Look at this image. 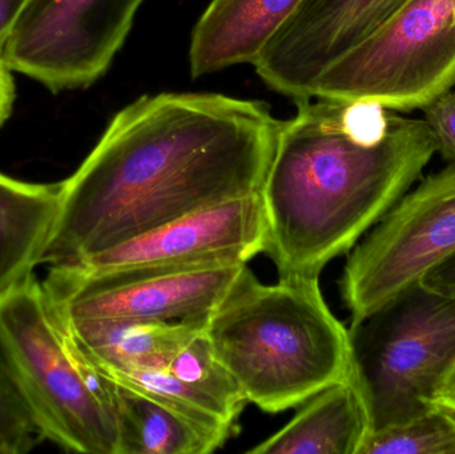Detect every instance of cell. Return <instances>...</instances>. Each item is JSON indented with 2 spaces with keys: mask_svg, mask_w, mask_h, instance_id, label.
Masks as SVG:
<instances>
[{
  "mask_svg": "<svg viewBox=\"0 0 455 454\" xmlns=\"http://www.w3.org/2000/svg\"><path fill=\"white\" fill-rule=\"evenodd\" d=\"M419 284L435 295L455 300V252L433 267Z\"/></svg>",
  "mask_w": 455,
  "mask_h": 454,
  "instance_id": "cell-22",
  "label": "cell"
},
{
  "mask_svg": "<svg viewBox=\"0 0 455 454\" xmlns=\"http://www.w3.org/2000/svg\"><path fill=\"white\" fill-rule=\"evenodd\" d=\"M455 0H409L331 64L313 98L374 101L390 111L424 108L455 85Z\"/></svg>",
  "mask_w": 455,
  "mask_h": 454,
  "instance_id": "cell-6",
  "label": "cell"
},
{
  "mask_svg": "<svg viewBox=\"0 0 455 454\" xmlns=\"http://www.w3.org/2000/svg\"><path fill=\"white\" fill-rule=\"evenodd\" d=\"M280 120L220 93L141 96L60 187L40 266H69L181 216L261 192Z\"/></svg>",
  "mask_w": 455,
  "mask_h": 454,
  "instance_id": "cell-1",
  "label": "cell"
},
{
  "mask_svg": "<svg viewBox=\"0 0 455 454\" xmlns=\"http://www.w3.org/2000/svg\"><path fill=\"white\" fill-rule=\"evenodd\" d=\"M0 336L45 439L119 454V386L75 343L34 274L0 295Z\"/></svg>",
  "mask_w": 455,
  "mask_h": 454,
  "instance_id": "cell-4",
  "label": "cell"
},
{
  "mask_svg": "<svg viewBox=\"0 0 455 454\" xmlns=\"http://www.w3.org/2000/svg\"><path fill=\"white\" fill-rule=\"evenodd\" d=\"M248 264L88 272L50 267L42 282L66 319H138L207 324Z\"/></svg>",
  "mask_w": 455,
  "mask_h": 454,
  "instance_id": "cell-8",
  "label": "cell"
},
{
  "mask_svg": "<svg viewBox=\"0 0 455 454\" xmlns=\"http://www.w3.org/2000/svg\"><path fill=\"white\" fill-rule=\"evenodd\" d=\"M435 152L448 163H455V88L445 91L424 107Z\"/></svg>",
  "mask_w": 455,
  "mask_h": 454,
  "instance_id": "cell-21",
  "label": "cell"
},
{
  "mask_svg": "<svg viewBox=\"0 0 455 454\" xmlns=\"http://www.w3.org/2000/svg\"><path fill=\"white\" fill-rule=\"evenodd\" d=\"M299 407L281 431L248 453L360 454L371 432V421L368 405L352 378L323 389Z\"/></svg>",
  "mask_w": 455,
  "mask_h": 454,
  "instance_id": "cell-13",
  "label": "cell"
},
{
  "mask_svg": "<svg viewBox=\"0 0 455 454\" xmlns=\"http://www.w3.org/2000/svg\"><path fill=\"white\" fill-rule=\"evenodd\" d=\"M125 388L140 392L227 442L237 432L235 421L212 400L181 383L170 370H133L104 373Z\"/></svg>",
  "mask_w": 455,
  "mask_h": 454,
  "instance_id": "cell-17",
  "label": "cell"
},
{
  "mask_svg": "<svg viewBox=\"0 0 455 454\" xmlns=\"http://www.w3.org/2000/svg\"><path fill=\"white\" fill-rule=\"evenodd\" d=\"M167 370L181 383L215 402L230 420L237 421L248 404L240 386L215 356L205 328L179 349Z\"/></svg>",
  "mask_w": 455,
  "mask_h": 454,
  "instance_id": "cell-18",
  "label": "cell"
},
{
  "mask_svg": "<svg viewBox=\"0 0 455 454\" xmlns=\"http://www.w3.org/2000/svg\"><path fill=\"white\" fill-rule=\"evenodd\" d=\"M409 0H301L253 64L262 82L297 104L321 75Z\"/></svg>",
  "mask_w": 455,
  "mask_h": 454,
  "instance_id": "cell-11",
  "label": "cell"
},
{
  "mask_svg": "<svg viewBox=\"0 0 455 454\" xmlns=\"http://www.w3.org/2000/svg\"><path fill=\"white\" fill-rule=\"evenodd\" d=\"M281 123L261 189L280 277H320L421 178L435 154L424 119L374 101L317 98Z\"/></svg>",
  "mask_w": 455,
  "mask_h": 454,
  "instance_id": "cell-2",
  "label": "cell"
},
{
  "mask_svg": "<svg viewBox=\"0 0 455 454\" xmlns=\"http://www.w3.org/2000/svg\"><path fill=\"white\" fill-rule=\"evenodd\" d=\"M61 317L75 343L103 373L165 370L179 349L207 327L184 322Z\"/></svg>",
  "mask_w": 455,
  "mask_h": 454,
  "instance_id": "cell-14",
  "label": "cell"
},
{
  "mask_svg": "<svg viewBox=\"0 0 455 454\" xmlns=\"http://www.w3.org/2000/svg\"><path fill=\"white\" fill-rule=\"evenodd\" d=\"M435 407L451 410L455 415V362L448 375L443 378L432 397Z\"/></svg>",
  "mask_w": 455,
  "mask_h": 454,
  "instance_id": "cell-25",
  "label": "cell"
},
{
  "mask_svg": "<svg viewBox=\"0 0 455 454\" xmlns=\"http://www.w3.org/2000/svg\"><path fill=\"white\" fill-rule=\"evenodd\" d=\"M301 0H212L192 32L194 77L237 64L253 66Z\"/></svg>",
  "mask_w": 455,
  "mask_h": 454,
  "instance_id": "cell-12",
  "label": "cell"
},
{
  "mask_svg": "<svg viewBox=\"0 0 455 454\" xmlns=\"http://www.w3.org/2000/svg\"><path fill=\"white\" fill-rule=\"evenodd\" d=\"M360 454H455V415L435 407L371 432Z\"/></svg>",
  "mask_w": 455,
  "mask_h": 454,
  "instance_id": "cell-19",
  "label": "cell"
},
{
  "mask_svg": "<svg viewBox=\"0 0 455 454\" xmlns=\"http://www.w3.org/2000/svg\"><path fill=\"white\" fill-rule=\"evenodd\" d=\"M45 440L0 336V454H26Z\"/></svg>",
  "mask_w": 455,
  "mask_h": 454,
  "instance_id": "cell-20",
  "label": "cell"
},
{
  "mask_svg": "<svg viewBox=\"0 0 455 454\" xmlns=\"http://www.w3.org/2000/svg\"><path fill=\"white\" fill-rule=\"evenodd\" d=\"M144 0H29L2 53L51 91L87 87L108 69Z\"/></svg>",
  "mask_w": 455,
  "mask_h": 454,
  "instance_id": "cell-9",
  "label": "cell"
},
{
  "mask_svg": "<svg viewBox=\"0 0 455 454\" xmlns=\"http://www.w3.org/2000/svg\"><path fill=\"white\" fill-rule=\"evenodd\" d=\"M59 204V184L27 183L0 173V295L40 266Z\"/></svg>",
  "mask_w": 455,
  "mask_h": 454,
  "instance_id": "cell-15",
  "label": "cell"
},
{
  "mask_svg": "<svg viewBox=\"0 0 455 454\" xmlns=\"http://www.w3.org/2000/svg\"><path fill=\"white\" fill-rule=\"evenodd\" d=\"M455 252V163L409 189L347 258L341 295L352 324L389 306Z\"/></svg>",
  "mask_w": 455,
  "mask_h": 454,
  "instance_id": "cell-7",
  "label": "cell"
},
{
  "mask_svg": "<svg viewBox=\"0 0 455 454\" xmlns=\"http://www.w3.org/2000/svg\"><path fill=\"white\" fill-rule=\"evenodd\" d=\"M267 243V215L257 192L195 211L69 266L107 272L248 264Z\"/></svg>",
  "mask_w": 455,
  "mask_h": 454,
  "instance_id": "cell-10",
  "label": "cell"
},
{
  "mask_svg": "<svg viewBox=\"0 0 455 454\" xmlns=\"http://www.w3.org/2000/svg\"><path fill=\"white\" fill-rule=\"evenodd\" d=\"M352 372L371 432L435 408L455 362V300L417 283L381 311L350 324Z\"/></svg>",
  "mask_w": 455,
  "mask_h": 454,
  "instance_id": "cell-5",
  "label": "cell"
},
{
  "mask_svg": "<svg viewBox=\"0 0 455 454\" xmlns=\"http://www.w3.org/2000/svg\"><path fill=\"white\" fill-rule=\"evenodd\" d=\"M454 21H455V5H454Z\"/></svg>",
  "mask_w": 455,
  "mask_h": 454,
  "instance_id": "cell-26",
  "label": "cell"
},
{
  "mask_svg": "<svg viewBox=\"0 0 455 454\" xmlns=\"http://www.w3.org/2000/svg\"><path fill=\"white\" fill-rule=\"evenodd\" d=\"M15 100V84H13L11 69L0 59V127L10 117Z\"/></svg>",
  "mask_w": 455,
  "mask_h": 454,
  "instance_id": "cell-24",
  "label": "cell"
},
{
  "mask_svg": "<svg viewBox=\"0 0 455 454\" xmlns=\"http://www.w3.org/2000/svg\"><path fill=\"white\" fill-rule=\"evenodd\" d=\"M205 333L248 404L264 412L299 407L352 372L349 330L331 314L318 277L262 284L245 266Z\"/></svg>",
  "mask_w": 455,
  "mask_h": 454,
  "instance_id": "cell-3",
  "label": "cell"
},
{
  "mask_svg": "<svg viewBox=\"0 0 455 454\" xmlns=\"http://www.w3.org/2000/svg\"><path fill=\"white\" fill-rule=\"evenodd\" d=\"M29 0H0V59L5 43Z\"/></svg>",
  "mask_w": 455,
  "mask_h": 454,
  "instance_id": "cell-23",
  "label": "cell"
},
{
  "mask_svg": "<svg viewBox=\"0 0 455 454\" xmlns=\"http://www.w3.org/2000/svg\"><path fill=\"white\" fill-rule=\"evenodd\" d=\"M117 423L119 454H208L226 442L162 402L122 386Z\"/></svg>",
  "mask_w": 455,
  "mask_h": 454,
  "instance_id": "cell-16",
  "label": "cell"
}]
</instances>
